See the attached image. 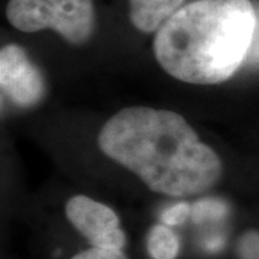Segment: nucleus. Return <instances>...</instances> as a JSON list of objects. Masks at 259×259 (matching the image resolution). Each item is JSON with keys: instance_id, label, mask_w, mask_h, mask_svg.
<instances>
[{"instance_id": "obj_1", "label": "nucleus", "mask_w": 259, "mask_h": 259, "mask_svg": "<svg viewBox=\"0 0 259 259\" xmlns=\"http://www.w3.org/2000/svg\"><path fill=\"white\" fill-rule=\"evenodd\" d=\"M98 146L150 190L173 197L204 193L223 173L218 153L200 141L180 114L168 110H121L104 124Z\"/></svg>"}, {"instance_id": "obj_2", "label": "nucleus", "mask_w": 259, "mask_h": 259, "mask_svg": "<svg viewBox=\"0 0 259 259\" xmlns=\"http://www.w3.org/2000/svg\"><path fill=\"white\" fill-rule=\"evenodd\" d=\"M255 26L250 0H194L158 29L153 51L161 68L182 82L221 83L246 61Z\"/></svg>"}, {"instance_id": "obj_3", "label": "nucleus", "mask_w": 259, "mask_h": 259, "mask_svg": "<svg viewBox=\"0 0 259 259\" xmlns=\"http://www.w3.org/2000/svg\"><path fill=\"white\" fill-rule=\"evenodd\" d=\"M6 16L18 30L52 29L72 45L85 44L95 28L93 0H9Z\"/></svg>"}, {"instance_id": "obj_4", "label": "nucleus", "mask_w": 259, "mask_h": 259, "mask_svg": "<svg viewBox=\"0 0 259 259\" xmlns=\"http://www.w3.org/2000/svg\"><path fill=\"white\" fill-rule=\"evenodd\" d=\"M65 213L75 229L93 246L111 249L124 248L125 236L120 229V219L110 206L88 196L76 194L66 202Z\"/></svg>"}, {"instance_id": "obj_5", "label": "nucleus", "mask_w": 259, "mask_h": 259, "mask_svg": "<svg viewBox=\"0 0 259 259\" xmlns=\"http://www.w3.org/2000/svg\"><path fill=\"white\" fill-rule=\"evenodd\" d=\"M2 93L20 108H30L45 95V81L25 49L10 44L0 51Z\"/></svg>"}, {"instance_id": "obj_6", "label": "nucleus", "mask_w": 259, "mask_h": 259, "mask_svg": "<svg viewBox=\"0 0 259 259\" xmlns=\"http://www.w3.org/2000/svg\"><path fill=\"white\" fill-rule=\"evenodd\" d=\"M185 0H130V20L140 32H156L182 9Z\"/></svg>"}, {"instance_id": "obj_7", "label": "nucleus", "mask_w": 259, "mask_h": 259, "mask_svg": "<svg viewBox=\"0 0 259 259\" xmlns=\"http://www.w3.org/2000/svg\"><path fill=\"white\" fill-rule=\"evenodd\" d=\"M179 248V238L167 225H156L148 232L147 250L153 259H175Z\"/></svg>"}, {"instance_id": "obj_8", "label": "nucleus", "mask_w": 259, "mask_h": 259, "mask_svg": "<svg viewBox=\"0 0 259 259\" xmlns=\"http://www.w3.org/2000/svg\"><path fill=\"white\" fill-rule=\"evenodd\" d=\"M194 221H204V219H221L226 214V204L218 199H203L194 204L193 210Z\"/></svg>"}, {"instance_id": "obj_9", "label": "nucleus", "mask_w": 259, "mask_h": 259, "mask_svg": "<svg viewBox=\"0 0 259 259\" xmlns=\"http://www.w3.org/2000/svg\"><path fill=\"white\" fill-rule=\"evenodd\" d=\"M239 255L242 259H259V233L248 232L239 242Z\"/></svg>"}, {"instance_id": "obj_10", "label": "nucleus", "mask_w": 259, "mask_h": 259, "mask_svg": "<svg viewBox=\"0 0 259 259\" xmlns=\"http://www.w3.org/2000/svg\"><path fill=\"white\" fill-rule=\"evenodd\" d=\"M71 259H127L122 249H111V248H98L93 246L90 249L76 253Z\"/></svg>"}, {"instance_id": "obj_11", "label": "nucleus", "mask_w": 259, "mask_h": 259, "mask_svg": "<svg viewBox=\"0 0 259 259\" xmlns=\"http://www.w3.org/2000/svg\"><path fill=\"white\" fill-rule=\"evenodd\" d=\"M192 209L187 203H177L173 204L171 207L166 209L163 214H161V221L164 225H170V226H176L183 223L187 219V216L190 214Z\"/></svg>"}, {"instance_id": "obj_12", "label": "nucleus", "mask_w": 259, "mask_h": 259, "mask_svg": "<svg viewBox=\"0 0 259 259\" xmlns=\"http://www.w3.org/2000/svg\"><path fill=\"white\" fill-rule=\"evenodd\" d=\"M245 62H248L250 65L259 64V9L256 10V26H255L250 49L249 52H248V56H246Z\"/></svg>"}]
</instances>
